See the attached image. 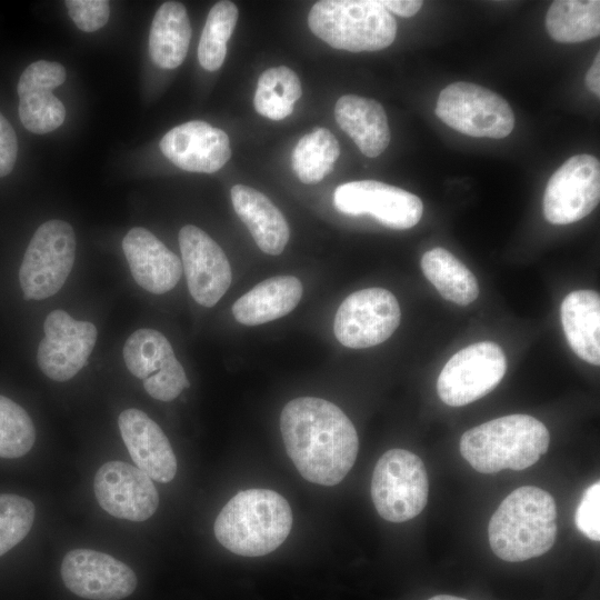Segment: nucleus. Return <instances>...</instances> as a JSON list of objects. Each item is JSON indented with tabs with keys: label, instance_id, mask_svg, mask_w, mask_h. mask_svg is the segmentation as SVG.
Segmentation results:
<instances>
[{
	"label": "nucleus",
	"instance_id": "obj_5",
	"mask_svg": "<svg viewBox=\"0 0 600 600\" xmlns=\"http://www.w3.org/2000/svg\"><path fill=\"white\" fill-rule=\"evenodd\" d=\"M308 24L329 46L351 52L384 49L397 34L394 17L379 0L318 1Z\"/></svg>",
	"mask_w": 600,
	"mask_h": 600
},
{
	"label": "nucleus",
	"instance_id": "obj_6",
	"mask_svg": "<svg viewBox=\"0 0 600 600\" xmlns=\"http://www.w3.org/2000/svg\"><path fill=\"white\" fill-rule=\"evenodd\" d=\"M76 249L70 223L59 219L42 223L32 236L19 269L23 298L42 300L56 294L72 270Z\"/></svg>",
	"mask_w": 600,
	"mask_h": 600
},
{
	"label": "nucleus",
	"instance_id": "obj_24",
	"mask_svg": "<svg viewBox=\"0 0 600 600\" xmlns=\"http://www.w3.org/2000/svg\"><path fill=\"white\" fill-rule=\"evenodd\" d=\"M561 323L567 341L582 360L600 364V297L592 290H576L562 301Z\"/></svg>",
	"mask_w": 600,
	"mask_h": 600
},
{
	"label": "nucleus",
	"instance_id": "obj_29",
	"mask_svg": "<svg viewBox=\"0 0 600 600\" xmlns=\"http://www.w3.org/2000/svg\"><path fill=\"white\" fill-rule=\"evenodd\" d=\"M336 137L324 128L303 136L291 154V166L303 183H317L331 172L339 157Z\"/></svg>",
	"mask_w": 600,
	"mask_h": 600
},
{
	"label": "nucleus",
	"instance_id": "obj_30",
	"mask_svg": "<svg viewBox=\"0 0 600 600\" xmlns=\"http://www.w3.org/2000/svg\"><path fill=\"white\" fill-rule=\"evenodd\" d=\"M301 92L300 80L293 70L284 66L270 68L259 77L253 104L261 116L282 120L292 112Z\"/></svg>",
	"mask_w": 600,
	"mask_h": 600
},
{
	"label": "nucleus",
	"instance_id": "obj_37",
	"mask_svg": "<svg viewBox=\"0 0 600 600\" xmlns=\"http://www.w3.org/2000/svg\"><path fill=\"white\" fill-rule=\"evenodd\" d=\"M382 6L391 13L409 18L414 16L422 7V1L417 0H380Z\"/></svg>",
	"mask_w": 600,
	"mask_h": 600
},
{
	"label": "nucleus",
	"instance_id": "obj_26",
	"mask_svg": "<svg viewBox=\"0 0 600 600\" xmlns=\"http://www.w3.org/2000/svg\"><path fill=\"white\" fill-rule=\"evenodd\" d=\"M421 269L446 300L467 306L479 294L474 274L444 248L427 251L421 258Z\"/></svg>",
	"mask_w": 600,
	"mask_h": 600
},
{
	"label": "nucleus",
	"instance_id": "obj_25",
	"mask_svg": "<svg viewBox=\"0 0 600 600\" xmlns=\"http://www.w3.org/2000/svg\"><path fill=\"white\" fill-rule=\"evenodd\" d=\"M191 24L184 6L167 1L157 10L149 33V53L162 69L179 67L188 52Z\"/></svg>",
	"mask_w": 600,
	"mask_h": 600
},
{
	"label": "nucleus",
	"instance_id": "obj_2",
	"mask_svg": "<svg viewBox=\"0 0 600 600\" xmlns=\"http://www.w3.org/2000/svg\"><path fill=\"white\" fill-rule=\"evenodd\" d=\"M557 531L553 497L533 486L520 487L507 496L488 526L492 551L508 562L544 554L553 546Z\"/></svg>",
	"mask_w": 600,
	"mask_h": 600
},
{
	"label": "nucleus",
	"instance_id": "obj_7",
	"mask_svg": "<svg viewBox=\"0 0 600 600\" xmlns=\"http://www.w3.org/2000/svg\"><path fill=\"white\" fill-rule=\"evenodd\" d=\"M426 467L414 453L391 449L378 460L371 479V498L387 521L404 522L417 517L428 501Z\"/></svg>",
	"mask_w": 600,
	"mask_h": 600
},
{
	"label": "nucleus",
	"instance_id": "obj_27",
	"mask_svg": "<svg viewBox=\"0 0 600 600\" xmlns=\"http://www.w3.org/2000/svg\"><path fill=\"white\" fill-rule=\"evenodd\" d=\"M549 36L558 42L574 43L600 34V1L557 0L546 16Z\"/></svg>",
	"mask_w": 600,
	"mask_h": 600
},
{
	"label": "nucleus",
	"instance_id": "obj_13",
	"mask_svg": "<svg viewBox=\"0 0 600 600\" xmlns=\"http://www.w3.org/2000/svg\"><path fill=\"white\" fill-rule=\"evenodd\" d=\"M333 204L350 216L371 214L391 229H409L422 216L423 204L419 197L401 188L374 180L342 183L336 188Z\"/></svg>",
	"mask_w": 600,
	"mask_h": 600
},
{
	"label": "nucleus",
	"instance_id": "obj_34",
	"mask_svg": "<svg viewBox=\"0 0 600 600\" xmlns=\"http://www.w3.org/2000/svg\"><path fill=\"white\" fill-rule=\"evenodd\" d=\"M64 4L76 26L86 32L102 28L110 17V3L107 0H67Z\"/></svg>",
	"mask_w": 600,
	"mask_h": 600
},
{
	"label": "nucleus",
	"instance_id": "obj_10",
	"mask_svg": "<svg viewBox=\"0 0 600 600\" xmlns=\"http://www.w3.org/2000/svg\"><path fill=\"white\" fill-rule=\"evenodd\" d=\"M397 298L383 288H368L349 294L338 308L333 331L348 348L363 349L382 343L400 323Z\"/></svg>",
	"mask_w": 600,
	"mask_h": 600
},
{
	"label": "nucleus",
	"instance_id": "obj_8",
	"mask_svg": "<svg viewBox=\"0 0 600 600\" xmlns=\"http://www.w3.org/2000/svg\"><path fill=\"white\" fill-rule=\"evenodd\" d=\"M436 114L452 129L476 138H506L514 127L509 103L498 93L470 82L447 86L438 97Z\"/></svg>",
	"mask_w": 600,
	"mask_h": 600
},
{
	"label": "nucleus",
	"instance_id": "obj_35",
	"mask_svg": "<svg viewBox=\"0 0 600 600\" xmlns=\"http://www.w3.org/2000/svg\"><path fill=\"white\" fill-rule=\"evenodd\" d=\"M579 531L592 541L600 540V482L587 488L576 510Z\"/></svg>",
	"mask_w": 600,
	"mask_h": 600
},
{
	"label": "nucleus",
	"instance_id": "obj_17",
	"mask_svg": "<svg viewBox=\"0 0 600 600\" xmlns=\"http://www.w3.org/2000/svg\"><path fill=\"white\" fill-rule=\"evenodd\" d=\"M67 78L56 61L38 60L29 64L18 82L19 117L23 127L37 134L49 133L66 119L63 103L52 93Z\"/></svg>",
	"mask_w": 600,
	"mask_h": 600
},
{
	"label": "nucleus",
	"instance_id": "obj_23",
	"mask_svg": "<svg viewBox=\"0 0 600 600\" xmlns=\"http://www.w3.org/2000/svg\"><path fill=\"white\" fill-rule=\"evenodd\" d=\"M302 283L293 276H276L261 281L232 306L234 319L258 326L284 317L300 302Z\"/></svg>",
	"mask_w": 600,
	"mask_h": 600
},
{
	"label": "nucleus",
	"instance_id": "obj_1",
	"mask_svg": "<svg viewBox=\"0 0 600 600\" xmlns=\"http://www.w3.org/2000/svg\"><path fill=\"white\" fill-rule=\"evenodd\" d=\"M287 453L299 473L321 486L341 482L357 459L359 439L347 414L314 397L289 401L280 416Z\"/></svg>",
	"mask_w": 600,
	"mask_h": 600
},
{
	"label": "nucleus",
	"instance_id": "obj_39",
	"mask_svg": "<svg viewBox=\"0 0 600 600\" xmlns=\"http://www.w3.org/2000/svg\"><path fill=\"white\" fill-rule=\"evenodd\" d=\"M428 600H467V599H463V598H459V597H454V596H449V594H438V596H434Z\"/></svg>",
	"mask_w": 600,
	"mask_h": 600
},
{
	"label": "nucleus",
	"instance_id": "obj_28",
	"mask_svg": "<svg viewBox=\"0 0 600 600\" xmlns=\"http://www.w3.org/2000/svg\"><path fill=\"white\" fill-rule=\"evenodd\" d=\"M122 353L130 373L142 380L181 364L169 340L149 328L136 330L127 339Z\"/></svg>",
	"mask_w": 600,
	"mask_h": 600
},
{
	"label": "nucleus",
	"instance_id": "obj_4",
	"mask_svg": "<svg viewBox=\"0 0 600 600\" xmlns=\"http://www.w3.org/2000/svg\"><path fill=\"white\" fill-rule=\"evenodd\" d=\"M550 443L547 427L528 414L500 417L466 431L461 456L481 473L523 470L543 456Z\"/></svg>",
	"mask_w": 600,
	"mask_h": 600
},
{
	"label": "nucleus",
	"instance_id": "obj_36",
	"mask_svg": "<svg viewBox=\"0 0 600 600\" xmlns=\"http://www.w3.org/2000/svg\"><path fill=\"white\" fill-rule=\"evenodd\" d=\"M18 140L10 122L0 112V178L8 176L16 163Z\"/></svg>",
	"mask_w": 600,
	"mask_h": 600
},
{
	"label": "nucleus",
	"instance_id": "obj_31",
	"mask_svg": "<svg viewBox=\"0 0 600 600\" xmlns=\"http://www.w3.org/2000/svg\"><path fill=\"white\" fill-rule=\"evenodd\" d=\"M238 21V8L219 1L209 11L198 47V60L208 71L218 70L227 54V42Z\"/></svg>",
	"mask_w": 600,
	"mask_h": 600
},
{
	"label": "nucleus",
	"instance_id": "obj_19",
	"mask_svg": "<svg viewBox=\"0 0 600 600\" xmlns=\"http://www.w3.org/2000/svg\"><path fill=\"white\" fill-rule=\"evenodd\" d=\"M121 438L132 461L151 480L170 482L177 473V459L162 429L143 411L130 408L118 418Z\"/></svg>",
	"mask_w": 600,
	"mask_h": 600
},
{
	"label": "nucleus",
	"instance_id": "obj_18",
	"mask_svg": "<svg viewBox=\"0 0 600 600\" xmlns=\"http://www.w3.org/2000/svg\"><path fill=\"white\" fill-rule=\"evenodd\" d=\"M159 147L173 164L190 172H216L231 157L227 133L199 120L172 128L163 136Z\"/></svg>",
	"mask_w": 600,
	"mask_h": 600
},
{
	"label": "nucleus",
	"instance_id": "obj_20",
	"mask_svg": "<svg viewBox=\"0 0 600 600\" xmlns=\"http://www.w3.org/2000/svg\"><path fill=\"white\" fill-rule=\"evenodd\" d=\"M122 250L134 281L144 290L162 294L179 282L180 258L146 228L130 229L122 239Z\"/></svg>",
	"mask_w": 600,
	"mask_h": 600
},
{
	"label": "nucleus",
	"instance_id": "obj_15",
	"mask_svg": "<svg viewBox=\"0 0 600 600\" xmlns=\"http://www.w3.org/2000/svg\"><path fill=\"white\" fill-rule=\"evenodd\" d=\"M178 239L191 297L203 307H213L232 279L226 253L208 233L192 224L182 227Z\"/></svg>",
	"mask_w": 600,
	"mask_h": 600
},
{
	"label": "nucleus",
	"instance_id": "obj_33",
	"mask_svg": "<svg viewBox=\"0 0 600 600\" xmlns=\"http://www.w3.org/2000/svg\"><path fill=\"white\" fill-rule=\"evenodd\" d=\"M36 508L27 498L0 494V557L21 542L29 533Z\"/></svg>",
	"mask_w": 600,
	"mask_h": 600
},
{
	"label": "nucleus",
	"instance_id": "obj_21",
	"mask_svg": "<svg viewBox=\"0 0 600 600\" xmlns=\"http://www.w3.org/2000/svg\"><path fill=\"white\" fill-rule=\"evenodd\" d=\"M236 213L247 226L257 246L266 253L280 254L290 231L280 210L261 192L243 184L231 188Z\"/></svg>",
	"mask_w": 600,
	"mask_h": 600
},
{
	"label": "nucleus",
	"instance_id": "obj_11",
	"mask_svg": "<svg viewBox=\"0 0 600 600\" xmlns=\"http://www.w3.org/2000/svg\"><path fill=\"white\" fill-rule=\"evenodd\" d=\"M599 199V160L591 154H577L549 179L543 194V214L553 224L572 223L587 217Z\"/></svg>",
	"mask_w": 600,
	"mask_h": 600
},
{
	"label": "nucleus",
	"instance_id": "obj_38",
	"mask_svg": "<svg viewBox=\"0 0 600 600\" xmlns=\"http://www.w3.org/2000/svg\"><path fill=\"white\" fill-rule=\"evenodd\" d=\"M586 86L597 97L600 96V53L598 52L586 74Z\"/></svg>",
	"mask_w": 600,
	"mask_h": 600
},
{
	"label": "nucleus",
	"instance_id": "obj_14",
	"mask_svg": "<svg viewBox=\"0 0 600 600\" xmlns=\"http://www.w3.org/2000/svg\"><path fill=\"white\" fill-rule=\"evenodd\" d=\"M60 573L72 593L89 600H121L137 587L136 573L129 566L91 549L69 551L62 560Z\"/></svg>",
	"mask_w": 600,
	"mask_h": 600
},
{
	"label": "nucleus",
	"instance_id": "obj_22",
	"mask_svg": "<svg viewBox=\"0 0 600 600\" xmlns=\"http://www.w3.org/2000/svg\"><path fill=\"white\" fill-rule=\"evenodd\" d=\"M336 121L367 157L380 156L390 142V129L383 107L376 100L346 94L334 107Z\"/></svg>",
	"mask_w": 600,
	"mask_h": 600
},
{
	"label": "nucleus",
	"instance_id": "obj_9",
	"mask_svg": "<svg viewBox=\"0 0 600 600\" xmlns=\"http://www.w3.org/2000/svg\"><path fill=\"white\" fill-rule=\"evenodd\" d=\"M507 371V358L494 342L470 344L453 354L441 370L437 391L448 406L461 407L492 391Z\"/></svg>",
	"mask_w": 600,
	"mask_h": 600
},
{
	"label": "nucleus",
	"instance_id": "obj_32",
	"mask_svg": "<svg viewBox=\"0 0 600 600\" xmlns=\"http://www.w3.org/2000/svg\"><path fill=\"white\" fill-rule=\"evenodd\" d=\"M34 441L36 429L28 412L0 394V458H20L31 450Z\"/></svg>",
	"mask_w": 600,
	"mask_h": 600
},
{
	"label": "nucleus",
	"instance_id": "obj_16",
	"mask_svg": "<svg viewBox=\"0 0 600 600\" xmlns=\"http://www.w3.org/2000/svg\"><path fill=\"white\" fill-rule=\"evenodd\" d=\"M93 491L109 514L140 522L158 509L159 494L152 480L139 468L123 461H108L97 471Z\"/></svg>",
	"mask_w": 600,
	"mask_h": 600
},
{
	"label": "nucleus",
	"instance_id": "obj_3",
	"mask_svg": "<svg viewBox=\"0 0 600 600\" xmlns=\"http://www.w3.org/2000/svg\"><path fill=\"white\" fill-rule=\"evenodd\" d=\"M292 527L288 501L269 489H248L232 497L219 512L213 530L229 551L261 557L280 547Z\"/></svg>",
	"mask_w": 600,
	"mask_h": 600
},
{
	"label": "nucleus",
	"instance_id": "obj_12",
	"mask_svg": "<svg viewBox=\"0 0 600 600\" xmlns=\"http://www.w3.org/2000/svg\"><path fill=\"white\" fill-rule=\"evenodd\" d=\"M37 361L40 370L54 381H67L88 363L97 341L93 323L73 319L61 309L51 311L43 323Z\"/></svg>",
	"mask_w": 600,
	"mask_h": 600
}]
</instances>
